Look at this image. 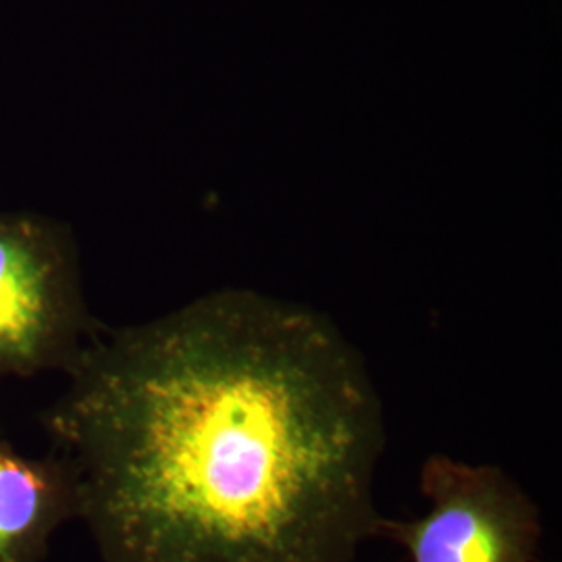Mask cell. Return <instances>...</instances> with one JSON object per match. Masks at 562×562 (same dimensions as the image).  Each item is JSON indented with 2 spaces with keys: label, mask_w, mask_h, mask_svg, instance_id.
Masks as SVG:
<instances>
[{
  "label": "cell",
  "mask_w": 562,
  "mask_h": 562,
  "mask_svg": "<svg viewBox=\"0 0 562 562\" xmlns=\"http://www.w3.org/2000/svg\"><path fill=\"white\" fill-rule=\"evenodd\" d=\"M97 331L69 229L34 213H0V382L67 373Z\"/></svg>",
  "instance_id": "cell-2"
},
{
  "label": "cell",
  "mask_w": 562,
  "mask_h": 562,
  "mask_svg": "<svg viewBox=\"0 0 562 562\" xmlns=\"http://www.w3.org/2000/svg\"><path fill=\"white\" fill-rule=\"evenodd\" d=\"M44 413L104 562H352L382 517L367 364L322 313L220 290L97 331Z\"/></svg>",
  "instance_id": "cell-1"
},
{
  "label": "cell",
  "mask_w": 562,
  "mask_h": 562,
  "mask_svg": "<svg viewBox=\"0 0 562 562\" xmlns=\"http://www.w3.org/2000/svg\"><path fill=\"white\" fill-rule=\"evenodd\" d=\"M71 519L78 504L63 464L53 454L27 459L0 436V562H44Z\"/></svg>",
  "instance_id": "cell-4"
},
{
  "label": "cell",
  "mask_w": 562,
  "mask_h": 562,
  "mask_svg": "<svg viewBox=\"0 0 562 562\" xmlns=\"http://www.w3.org/2000/svg\"><path fill=\"white\" fill-rule=\"evenodd\" d=\"M422 492L431 503L425 517H380L373 538L401 543L413 562L538 559L540 510L503 469L434 454L423 464Z\"/></svg>",
  "instance_id": "cell-3"
}]
</instances>
